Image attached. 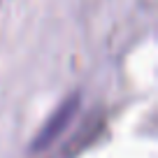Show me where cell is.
I'll list each match as a JSON object with an SVG mask.
<instances>
[{"instance_id": "6da1fadb", "label": "cell", "mask_w": 158, "mask_h": 158, "mask_svg": "<svg viewBox=\"0 0 158 158\" xmlns=\"http://www.w3.org/2000/svg\"><path fill=\"white\" fill-rule=\"evenodd\" d=\"M77 109H79V95H77V93L70 95V98H65L63 102L54 109V114L44 121V126L40 128V133L35 135L33 144H30V151L37 153V151L49 149L51 144H54L56 139L65 133V128L72 123V118H74V114H77Z\"/></svg>"}]
</instances>
